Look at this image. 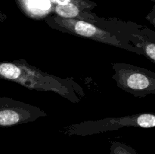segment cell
<instances>
[{"label":"cell","instance_id":"6da1fadb","mask_svg":"<svg viewBox=\"0 0 155 154\" xmlns=\"http://www.w3.org/2000/svg\"><path fill=\"white\" fill-rule=\"evenodd\" d=\"M0 79L19 84L30 90L53 92L74 104L85 97L83 88L74 78H61L43 72L24 59L0 61Z\"/></svg>","mask_w":155,"mask_h":154},{"label":"cell","instance_id":"7a4b0ae2","mask_svg":"<svg viewBox=\"0 0 155 154\" xmlns=\"http://www.w3.org/2000/svg\"><path fill=\"white\" fill-rule=\"evenodd\" d=\"M45 21L51 29L61 33L91 39L141 55V51L139 48L130 45L117 35L89 22L77 19L63 18L55 14L45 17Z\"/></svg>","mask_w":155,"mask_h":154},{"label":"cell","instance_id":"3957f363","mask_svg":"<svg viewBox=\"0 0 155 154\" xmlns=\"http://www.w3.org/2000/svg\"><path fill=\"white\" fill-rule=\"evenodd\" d=\"M112 79L121 90L135 97L155 95V72L126 63H112Z\"/></svg>","mask_w":155,"mask_h":154},{"label":"cell","instance_id":"277c9868","mask_svg":"<svg viewBox=\"0 0 155 154\" xmlns=\"http://www.w3.org/2000/svg\"><path fill=\"white\" fill-rule=\"evenodd\" d=\"M48 113L36 106L7 97H0V128L34 122Z\"/></svg>","mask_w":155,"mask_h":154},{"label":"cell","instance_id":"5b68a950","mask_svg":"<svg viewBox=\"0 0 155 154\" xmlns=\"http://www.w3.org/2000/svg\"><path fill=\"white\" fill-rule=\"evenodd\" d=\"M130 44L140 50L141 55L155 63V31L139 24L132 32Z\"/></svg>","mask_w":155,"mask_h":154},{"label":"cell","instance_id":"8992f818","mask_svg":"<svg viewBox=\"0 0 155 154\" xmlns=\"http://www.w3.org/2000/svg\"><path fill=\"white\" fill-rule=\"evenodd\" d=\"M54 5H65L68 4H74L86 10L92 11L97 6V4L90 0H49Z\"/></svg>","mask_w":155,"mask_h":154},{"label":"cell","instance_id":"52a82bcc","mask_svg":"<svg viewBox=\"0 0 155 154\" xmlns=\"http://www.w3.org/2000/svg\"><path fill=\"white\" fill-rule=\"evenodd\" d=\"M110 154H138L132 146L120 141L110 142Z\"/></svg>","mask_w":155,"mask_h":154},{"label":"cell","instance_id":"ba28073f","mask_svg":"<svg viewBox=\"0 0 155 154\" xmlns=\"http://www.w3.org/2000/svg\"><path fill=\"white\" fill-rule=\"evenodd\" d=\"M145 19L155 27V4L151 8V10L149 11V13L146 15Z\"/></svg>","mask_w":155,"mask_h":154},{"label":"cell","instance_id":"9c48e42d","mask_svg":"<svg viewBox=\"0 0 155 154\" xmlns=\"http://www.w3.org/2000/svg\"><path fill=\"white\" fill-rule=\"evenodd\" d=\"M6 19H7V15L0 11V23L3 22V21H5Z\"/></svg>","mask_w":155,"mask_h":154},{"label":"cell","instance_id":"30bf717a","mask_svg":"<svg viewBox=\"0 0 155 154\" xmlns=\"http://www.w3.org/2000/svg\"><path fill=\"white\" fill-rule=\"evenodd\" d=\"M150 1H151V2H155V0H150Z\"/></svg>","mask_w":155,"mask_h":154}]
</instances>
